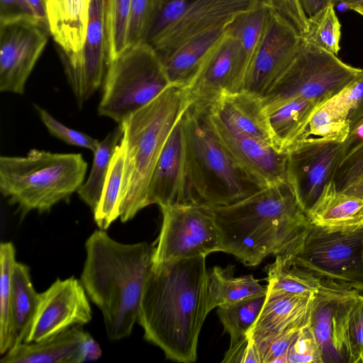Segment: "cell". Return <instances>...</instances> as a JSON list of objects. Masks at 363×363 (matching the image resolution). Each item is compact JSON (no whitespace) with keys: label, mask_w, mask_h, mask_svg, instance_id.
I'll list each match as a JSON object with an SVG mask.
<instances>
[{"label":"cell","mask_w":363,"mask_h":363,"mask_svg":"<svg viewBox=\"0 0 363 363\" xmlns=\"http://www.w3.org/2000/svg\"><path fill=\"white\" fill-rule=\"evenodd\" d=\"M350 130L347 111L336 95L318 107L305 130L294 143L302 140L343 143Z\"/></svg>","instance_id":"cell-33"},{"label":"cell","mask_w":363,"mask_h":363,"mask_svg":"<svg viewBox=\"0 0 363 363\" xmlns=\"http://www.w3.org/2000/svg\"><path fill=\"white\" fill-rule=\"evenodd\" d=\"M20 20L40 24L26 0H0V23Z\"/></svg>","instance_id":"cell-49"},{"label":"cell","mask_w":363,"mask_h":363,"mask_svg":"<svg viewBox=\"0 0 363 363\" xmlns=\"http://www.w3.org/2000/svg\"><path fill=\"white\" fill-rule=\"evenodd\" d=\"M267 291L299 295L316 294L322 280L297 264L291 255H279L266 267Z\"/></svg>","instance_id":"cell-32"},{"label":"cell","mask_w":363,"mask_h":363,"mask_svg":"<svg viewBox=\"0 0 363 363\" xmlns=\"http://www.w3.org/2000/svg\"><path fill=\"white\" fill-rule=\"evenodd\" d=\"M288 363H323L322 353L310 323L302 328L288 352Z\"/></svg>","instance_id":"cell-44"},{"label":"cell","mask_w":363,"mask_h":363,"mask_svg":"<svg viewBox=\"0 0 363 363\" xmlns=\"http://www.w3.org/2000/svg\"><path fill=\"white\" fill-rule=\"evenodd\" d=\"M348 288L328 280H322L313 303L310 327L320 347L323 362H340L333 347V325L339 303Z\"/></svg>","instance_id":"cell-29"},{"label":"cell","mask_w":363,"mask_h":363,"mask_svg":"<svg viewBox=\"0 0 363 363\" xmlns=\"http://www.w3.org/2000/svg\"><path fill=\"white\" fill-rule=\"evenodd\" d=\"M123 136V128L118 124L106 138L99 142L93 152L94 159L90 173L84 183L77 191L79 198L94 212L101 199L109 164L115 151Z\"/></svg>","instance_id":"cell-34"},{"label":"cell","mask_w":363,"mask_h":363,"mask_svg":"<svg viewBox=\"0 0 363 363\" xmlns=\"http://www.w3.org/2000/svg\"><path fill=\"white\" fill-rule=\"evenodd\" d=\"M39 297L40 294L35 291L31 282L28 267L16 262L11 277L10 349L24 342L38 308Z\"/></svg>","instance_id":"cell-28"},{"label":"cell","mask_w":363,"mask_h":363,"mask_svg":"<svg viewBox=\"0 0 363 363\" xmlns=\"http://www.w3.org/2000/svg\"><path fill=\"white\" fill-rule=\"evenodd\" d=\"M192 0H156L143 43L152 48L181 18Z\"/></svg>","instance_id":"cell-40"},{"label":"cell","mask_w":363,"mask_h":363,"mask_svg":"<svg viewBox=\"0 0 363 363\" xmlns=\"http://www.w3.org/2000/svg\"><path fill=\"white\" fill-rule=\"evenodd\" d=\"M293 258L321 280L363 292V228L330 229L311 225Z\"/></svg>","instance_id":"cell-9"},{"label":"cell","mask_w":363,"mask_h":363,"mask_svg":"<svg viewBox=\"0 0 363 363\" xmlns=\"http://www.w3.org/2000/svg\"><path fill=\"white\" fill-rule=\"evenodd\" d=\"M312 225L330 229L363 228V198L337 189L332 180L308 211Z\"/></svg>","instance_id":"cell-27"},{"label":"cell","mask_w":363,"mask_h":363,"mask_svg":"<svg viewBox=\"0 0 363 363\" xmlns=\"http://www.w3.org/2000/svg\"><path fill=\"white\" fill-rule=\"evenodd\" d=\"M334 5L342 4L350 9L352 6L363 3V0H330Z\"/></svg>","instance_id":"cell-54"},{"label":"cell","mask_w":363,"mask_h":363,"mask_svg":"<svg viewBox=\"0 0 363 363\" xmlns=\"http://www.w3.org/2000/svg\"><path fill=\"white\" fill-rule=\"evenodd\" d=\"M307 18L311 17L327 6L330 0H298Z\"/></svg>","instance_id":"cell-52"},{"label":"cell","mask_w":363,"mask_h":363,"mask_svg":"<svg viewBox=\"0 0 363 363\" xmlns=\"http://www.w3.org/2000/svg\"><path fill=\"white\" fill-rule=\"evenodd\" d=\"M40 118L49 133L69 145L88 149L94 152L99 141L81 131L72 129L55 119L45 109L35 105Z\"/></svg>","instance_id":"cell-43"},{"label":"cell","mask_w":363,"mask_h":363,"mask_svg":"<svg viewBox=\"0 0 363 363\" xmlns=\"http://www.w3.org/2000/svg\"><path fill=\"white\" fill-rule=\"evenodd\" d=\"M212 208L219 251L246 266H257L270 255H295L312 225L286 180L233 204Z\"/></svg>","instance_id":"cell-2"},{"label":"cell","mask_w":363,"mask_h":363,"mask_svg":"<svg viewBox=\"0 0 363 363\" xmlns=\"http://www.w3.org/2000/svg\"><path fill=\"white\" fill-rule=\"evenodd\" d=\"M124 166V146L121 141L113 154L99 203L93 212L101 230H106L120 216V194Z\"/></svg>","instance_id":"cell-35"},{"label":"cell","mask_w":363,"mask_h":363,"mask_svg":"<svg viewBox=\"0 0 363 363\" xmlns=\"http://www.w3.org/2000/svg\"><path fill=\"white\" fill-rule=\"evenodd\" d=\"M303 42L272 9L244 91L262 97L291 62Z\"/></svg>","instance_id":"cell-16"},{"label":"cell","mask_w":363,"mask_h":363,"mask_svg":"<svg viewBox=\"0 0 363 363\" xmlns=\"http://www.w3.org/2000/svg\"><path fill=\"white\" fill-rule=\"evenodd\" d=\"M267 294L250 296L218 307V315L233 344L245 337L256 322Z\"/></svg>","instance_id":"cell-36"},{"label":"cell","mask_w":363,"mask_h":363,"mask_svg":"<svg viewBox=\"0 0 363 363\" xmlns=\"http://www.w3.org/2000/svg\"><path fill=\"white\" fill-rule=\"evenodd\" d=\"M302 328H291L255 341L261 363H288L289 350Z\"/></svg>","instance_id":"cell-42"},{"label":"cell","mask_w":363,"mask_h":363,"mask_svg":"<svg viewBox=\"0 0 363 363\" xmlns=\"http://www.w3.org/2000/svg\"><path fill=\"white\" fill-rule=\"evenodd\" d=\"M360 70L303 40L291 62L262 97L265 113L295 99L324 104L340 93Z\"/></svg>","instance_id":"cell-8"},{"label":"cell","mask_w":363,"mask_h":363,"mask_svg":"<svg viewBox=\"0 0 363 363\" xmlns=\"http://www.w3.org/2000/svg\"><path fill=\"white\" fill-rule=\"evenodd\" d=\"M262 4L256 0H192L181 18L152 47L160 59L189 39L230 24L238 15Z\"/></svg>","instance_id":"cell-17"},{"label":"cell","mask_w":363,"mask_h":363,"mask_svg":"<svg viewBox=\"0 0 363 363\" xmlns=\"http://www.w3.org/2000/svg\"><path fill=\"white\" fill-rule=\"evenodd\" d=\"M87 166L80 153L32 149L26 156H1L0 191L23 215L47 212L78 190Z\"/></svg>","instance_id":"cell-6"},{"label":"cell","mask_w":363,"mask_h":363,"mask_svg":"<svg viewBox=\"0 0 363 363\" xmlns=\"http://www.w3.org/2000/svg\"><path fill=\"white\" fill-rule=\"evenodd\" d=\"M171 85L151 46H128L108 63L99 114L121 123Z\"/></svg>","instance_id":"cell-7"},{"label":"cell","mask_w":363,"mask_h":363,"mask_svg":"<svg viewBox=\"0 0 363 363\" xmlns=\"http://www.w3.org/2000/svg\"><path fill=\"white\" fill-rule=\"evenodd\" d=\"M189 186L194 203L211 207L240 201L262 186L233 160L216 135L208 105L192 102L182 116Z\"/></svg>","instance_id":"cell-5"},{"label":"cell","mask_w":363,"mask_h":363,"mask_svg":"<svg viewBox=\"0 0 363 363\" xmlns=\"http://www.w3.org/2000/svg\"><path fill=\"white\" fill-rule=\"evenodd\" d=\"M208 114L218 138L235 162L261 186L286 180L287 155L225 121L208 104Z\"/></svg>","instance_id":"cell-13"},{"label":"cell","mask_w":363,"mask_h":363,"mask_svg":"<svg viewBox=\"0 0 363 363\" xmlns=\"http://www.w3.org/2000/svg\"><path fill=\"white\" fill-rule=\"evenodd\" d=\"M362 145L363 120L359 121L356 125L350 128L347 137L342 143V159L359 149Z\"/></svg>","instance_id":"cell-50"},{"label":"cell","mask_w":363,"mask_h":363,"mask_svg":"<svg viewBox=\"0 0 363 363\" xmlns=\"http://www.w3.org/2000/svg\"><path fill=\"white\" fill-rule=\"evenodd\" d=\"M101 354L99 345L89 333L82 345L81 363L96 361Z\"/></svg>","instance_id":"cell-51"},{"label":"cell","mask_w":363,"mask_h":363,"mask_svg":"<svg viewBox=\"0 0 363 363\" xmlns=\"http://www.w3.org/2000/svg\"><path fill=\"white\" fill-rule=\"evenodd\" d=\"M337 96L347 111L351 128L363 120V69Z\"/></svg>","instance_id":"cell-46"},{"label":"cell","mask_w":363,"mask_h":363,"mask_svg":"<svg viewBox=\"0 0 363 363\" xmlns=\"http://www.w3.org/2000/svg\"><path fill=\"white\" fill-rule=\"evenodd\" d=\"M16 250L11 242H1L0 247V353L4 354L10 349L9 306L11 290V277L15 263Z\"/></svg>","instance_id":"cell-39"},{"label":"cell","mask_w":363,"mask_h":363,"mask_svg":"<svg viewBox=\"0 0 363 363\" xmlns=\"http://www.w3.org/2000/svg\"><path fill=\"white\" fill-rule=\"evenodd\" d=\"M269 5L299 35H305L308 18L298 0H269Z\"/></svg>","instance_id":"cell-47"},{"label":"cell","mask_w":363,"mask_h":363,"mask_svg":"<svg viewBox=\"0 0 363 363\" xmlns=\"http://www.w3.org/2000/svg\"><path fill=\"white\" fill-rule=\"evenodd\" d=\"M105 0H91L86 38L76 55L60 57L68 83L81 107L101 86L108 65Z\"/></svg>","instance_id":"cell-14"},{"label":"cell","mask_w":363,"mask_h":363,"mask_svg":"<svg viewBox=\"0 0 363 363\" xmlns=\"http://www.w3.org/2000/svg\"><path fill=\"white\" fill-rule=\"evenodd\" d=\"M350 9L354 11L355 12L363 16V3L352 6Z\"/></svg>","instance_id":"cell-55"},{"label":"cell","mask_w":363,"mask_h":363,"mask_svg":"<svg viewBox=\"0 0 363 363\" xmlns=\"http://www.w3.org/2000/svg\"><path fill=\"white\" fill-rule=\"evenodd\" d=\"M322 104L295 99L266 112L274 147L286 152L303 133L313 112Z\"/></svg>","instance_id":"cell-30"},{"label":"cell","mask_w":363,"mask_h":363,"mask_svg":"<svg viewBox=\"0 0 363 363\" xmlns=\"http://www.w3.org/2000/svg\"><path fill=\"white\" fill-rule=\"evenodd\" d=\"M272 8L267 4L238 15L228 26L229 32L238 40L240 55L230 89L227 93L244 91L252 65L264 34Z\"/></svg>","instance_id":"cell-26"},{"label":"cell","mask_w":363,"mask_h":363,"mask_svg":"<svg viewBox=\"0 0 363 363\" xmlns=\"http://www.w3.org/2000/svg\"><path fill=\"white\" fill-rule=\"evenodd\" d=\"M205 256L152 263L138 322L145 338L167 358L196 360L199 336L208 314Z\"/></svg>","instance_id":"cell-1"},{"label":"cell","mask_w":363,"mask_h":363,"mask_svg":"<svg viewBox=\"0 0 363 363\" xmlns=\"http://www.w3.org/2000/svg\"><path fill=\"white\" fill-rule=\"evenodd\" d=\"M85 249L80 281L101 311L108 337H126L138 320L153 248L145 242H119L100 229L88 238Z\"/></svg>","instance_id":"cell-3"},{"label":"cell","mask_w":363,"mask_h":363,"mask_svg":"<svg viewBox=\"0 0 363 363\" xmlns=\"http://www.w3.org/2000/svg\"><path fill=\"white\" fill-rule=\"evenodd\" d=\"M208 105L239 130L274 146L261 96L247 91L224 92Z\"/></svg>","instance_id":"cell-23"},{"label":"cell","mask_w":363,"mask_h":363,"mask_svg":"<svg viewBox=\"0 0 363 363\" xmlns=\"http://www.w3.org/2000/svg\"><path fill=\"white\" fill-rule=\"evenodd\" d=\"M303 40L321 50L336 55L340 50L341 24L330 1L325 7L308 18Z\"/></svg>","instance_id":"cell-37"},{"label":"cell","mask_w":363,"mask_h":363,"mask_svg":"<svg viewBox=\"0 0 363 363\" xmlns=\"http://www.w3.org/2000/svg\"><path fill=\"white\" fill-rule=\"evenodd\" d=\"M286 181L307 214L333 177L342 156V143L302 140L286 151Z\"/></svg>","instance_id":"cell-11"},{"label":"cell","mask_w":363,"mask_h":363,"mask_svg":"<svg viewBox=\"0 0 363 363\" xmlns=\"http://www.w3.org/2000/svg\"><path fill=\"white\" fill-rule=\"evenodd\" d=\"M333 337L340 362L363 363V292L352 289L342 298L337 308Z\"/></svg>","instance_id":"cell-25"},{"label":"cell","mask_w":363,"mask_h":363,"mask_svg":"<svg viewBox=\"0 0 363 363\" xmlns=\"http://www.w3.org/2000/svg\"><path fill=\"white\" fill-rule=\"evenodd\" d=\"M156 0H131L127 47L143 43Z\"/></svg>","instance_id":"cell-45"},{"label":"cell","mask_w":363,"mask_h":363,"mask_svg":"<svg viewBox=\"0 0 363 363\" xmlns=\"http://www.w3.org/2000/svg\"><path fill=\"white\" fill-rule=\"evenodd\" d=\"M192 102L186 88L171 85L119 123L124 146L119 207L122 222L147 206L150 183L163 147Z\"/></svg>","instance_id":"cell-4"},{"label":"cell","mask_w":363,"mask_h":363,"mask_svg":"<svg viewBox=\"0 0 363 363\" xmlns=\"http://www.w3.org/2000/svg\"><path fill=\"white\" fill-rule=\"evenodd\" d=\"M262 4H267L270 6L269 5V0H256Z\"/></svg>","instance_id":"cell-56"},{"label":"cell","mask_w":363,"mask_h":363,"mask_svg":"<svg viewBox=\"0 0 363 363\" xmlns=\"http://www.w3.org/2000/svg\"><path fill=\"white\" fill-rule=\"evenodd\" d=\"M240 47L228 28L186 89L193 102L209 104L227 92L238 64Z\"/></svg>","instance_id":"cell-19"},{"label":"cell","mask_w":363,"mask_h":363,"mask_svg":"<svg viewBox=\"0 0 363 363\" xmlns=\"http://www.w3.org/2000/svg\"><path fill=\"white\" fill-rule=\"evenodd\" d=\"M222 362L261 363L259 354L253 338L247 334L236 342L230 345Z\"/></svg>","instance_id":"cell-48"},{"label":"cell","mask_w":363,"mask_h":363,"mask_svg":"<svg viewBox=\"0 0 363 363\" xmlns=\"http://www.w3.org/2000/svg\"><path fill=\"white\" fill-rule=\"evenodd\" d=\"M131 0H105L108 63L127 48Z\"/></svg>","instance_id":"cell-38"},{"label":"cell","mask_w":363,"mask_h":363,"mask_svg":"<svg viewBox=\"0 0 363 363\" xmlns=\"http://www.w3.org/2000/svg\"><path fill=\"white\" fill-rule=\"evenodd\" d=\"M162 223L152 262L219 251L220 234L213 208L200 203L161 206Z\"/></svg>","instance_id":"cell-10"},{"label":"cell","mask_w":363,"mask_h":363,"mask_svg":"<svg viewBox=\"0 0 363 363\" xmlns=\"http://www.w3.org/2000/svg\"><path fill=\"white\" fill-rule=\"evenodd\" d=\"M88 334L80 325H74L45 339L16 346L5 353L0 362L81 363L82 345Z\"/></svg>","instance_id":"cell-22"},{"label":"cell","mask_w":363,"mask_h":363,"mask_svg":"<svg viewBox=\"0 0 363 363\" xmlns=\"http://www.w3.org/2000/svg\"><path fill=\"white\" fill-rule=\"evenodd\" d=\"M315 294L267 291L260 313L248 333L254 341L309 324Z\"/></svg>","instance_id":"cell-20"},{"label":"cell","mask_w":363,"mask_h":363,"mask_svg":"<svg viewBox=\"0 0 363 363\" xmlns=\"http://www.w3.org/2000/svg\"><path fill=\"white\" fill-rule=\"evenodd\" d=\"M50 31L37 22L0 23V91L23 94Z\"/></svg>","instance_id":"cell-12"},{"label":"cell","mask_w":363,"mask_h":363,"mask_svg":"<svg viewBox=\"0 0 363 363\" xmlns=\"http://www.w3.org/2000/svg\"><path fill=\"white\" fill-rule=\"evenodd\" d=\"M228 26L203 32L160 59L172 85L187 89L191 84L208 56L225 34Z\"/></svg>","instance_id":"cell-24"},{"label":"cell","mask_w":363,"mask_h":363,"mask_svg":"<svg viewBox=\"0 0 363 363\" xmlns=\"http://www.w3.org/2000/svg\"><path fill=\"white\" fill-rule=\"evenodd\" d=\"M40 24L49 30L45 0H26ZM50 31V30H49Z\"/></svg>","instance_id":"cell-53"},{"label":"cell","mask_w":363,"mask_h":363,"mask_svg":"<svg viewBox=\"0 0 363 363\" xmlns=\"http://www.w3.org/2000/svg\"><path fill=\"white\" fill-rule=\"evenodd\" d=\"M91 0H45L50 34L60 57H69L83 48Z\"/></svg>","instance_id":"cell-21"},{"label":"cell","mask_w":363,"mask_h":363,"mask_svg":"<svg viewBox=\"0 0 363 363\" xmlns=\"http://www.w3.org/2000/svg\"><path fill=\"white\" fill-rule=\"evenodd\" d=\"M267 293V286H262L253 275L234 277L232 267H214L208 272V313L220 306Z\"/></svg>","instance_id":"cell-31"},{"label":"cell","mask_w":363,"mask_h":363,"mask_svg":"<svg viewBox=\"0 0 363 363\" xmlns=\"http://www.w3.org/2000/svg\"><path fill=\"white\" fill-rule=\"evenodd\" d=\"M333 181L338 191L363 198V145L341 160Z\"/></svg>","instance_id":"cell-41"},{"label":"cell","mask_w":363,"mask_h":363,"mask_svg":"<svg viewBox=\"0 0 363 363\" xmlns=\"http://www.w3.org/2000/svg\"><path fill=\"white\" fill-rule=\"evenodd\" d=\"M81 281L74 277L57 279L40 294L38 308L24 342H37L72 326L88 323L91 308Z\"/></svg>","instance_id":"cell-15"},{"label":"cell","mask_w":363,"mask_h":363,"mask_svg":"<svg viewBox=\"0 0 363 363\" xmlns=\"http://www.w3.org/2000/svg\"><path fill=\"white\" fill-rule=\"evenodd\" d=\"M187 203L194 202L188 181L182 117L168 136L156 164L147 191V205L161 207Z\"/></svg>","instance_id":"cell-18"}]
</instances>
